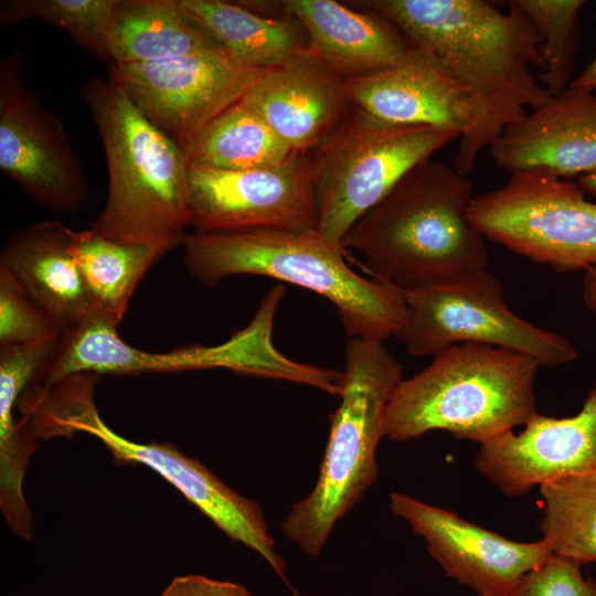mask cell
<instances>
[{
	"instance_id": "cell-28",
	"label": "cell",
	"mask_w": 596,
	"mask_h": 596,
	"mask_svg": "<svg viewBox=\"0 0 596 596\" xmlns=\"http://www.w3.org/2000/svg\"><path fill=\"white\" fill-rule=\"evenodd\" d=\"M117 0H9L0 4L1 24L42 19L63 29L83 49L109 60L108 32Z\"/></svg>"
},
{
	"instance_id": "cell-15",
	"label": "cell",
	"mask_w": 596,
	"mask_h": 596,
	"mask_svg": "<svg viewBox=\"0 0 596 596\" xmlns=\"http://www.w3.org/2000/svg\"><path fill=\"white\" fill-rule=\"evenodd\" d=\"M390 510L425 541L448 577L478 596H514L553 554L543 539L513 541L405 493L390 494Z\"/></svg>"
},
{
	"instance_id": "cell-5",
	"label": "cell",
	"mask_w": 596,
	"mask_h": 596,
	"mask_svg": "<svg viewBox=\"0 0 596 596\" xmlns=\"http://www.w3.org/2000/svg\"><path fill=\"white\" fill-rule=\"evenodd\" d=\"M105 152L108 189L91 227L119 241L183 243L190 227L187 159L121 87L93 77L79 92Z\"/></svg>"
},
{
	"instance_id": "cell-13",
	"label": "cell",
	"mask_w": 596,
	"mask_h": 596,
	"mask_svg": "<svg viewBox=\"0 0 596 596\" xmlns=\"http://www.w3.org/2000/svg\"><path fill=\"white\" fill-rule=\"evenodd\" d=\"M265 71L241 67L219 49L160 62L111 63L108 77L185 156L200 132Z\"/></svg>"
},
{
	"instance_id": "cell-17",
	"label": "cell",
	"mask_w": 596,
	"mask_h": 596,
	"mask_svg": "<svg viewBox=\"0 0 596 596\" xmlns=\"http://www.w3.org/2000/svg\"><path fill=\"white\" fill-rule=\"evenodd\" d=\"M473 466L509 497L596 469V386L574 416L536 413L519 434L510 430L480 444Z\"/></svg>"
},
{
	"instance_id": "cell-34",
	"label": "cell",
	"mask_w": 596,
	"mask_h": 596,
	"mask_svg": "<svg viewBox=\"0 0 596 596\" xmlns=\"http://www.w3.org/2000/svg\"><path fill=\"white\" fill-rule=\"evenodd\" d=\"M577 183L584 193L596 196V170L579 177Z\"/></svg>"
},
{
	"instance_id": "cell-9",
	"label": "cell",
	"mask_w": 596,
	"mask_h": 596,
	"mask_svg": "<svg viewBox=\"0 0 596 596\" xmlns=\"http://www.w3.org/2000/svg\"><path fill=\"white\" fill-rule=\"evenodd\" d=\"M469 217L486 238L557 272L596 264V203L547 170L510 173L502 187L473 195Z\"/></svg>"
},
{
	"instance_id": "cell-14",
	"label": "cell",
	"mask_w": 596,
	"mask_h": 596,
	"mask_svg": "<svg viewBox=\"0 0 596 596\" xmlns=\"http://www.w3.org/2000/svg\"><path fill=\"white\" fill-rule=\"evenodd\" d=\"M21 54L0 64V169L32 200L73 213L88 196V180L63 124L22 82Z\"/></svg>"
},
{
	"instance_id": "cell-23",
	"label": "cell",
	"mask_w": 596,
	"mask_h": 596,
	"mask_svg": "<svg viewBox=\"0 0 596 596\" xmlns=\"http://www.w3.org/2000/svg\"><path fill=\"white\" fill-rule=\"evenodd\" d=\"M108 47L110 64L160 62L221 49L182 11L179 0H117Z\"/></svg>"
},
{
	"instance_id": "cell-31",
	"label": "cell",
	"mask_w": 596,
	"mask_h": 596,
	"mask_svg": "<svg viewBox=\"0 0 596 596\" xmlns=\"http://www.w3.org/2000/svg\"><path fill=\"white\" fill-rule=\"evenodd\" d=\"M160 596H253L243 585L202 575L175 576Z\"/></svg>"
},
{
	"instance_id": "cell-30",
	"label": "cell",
	"mask_w": 596,
	"mask_h": 596,
	"mask_svg": "<svg viewBox=\"0 0 596 596\" xmlns=\"http://www.w3.org/2000/svg\"><path fill=\"white\" fill-rule=\"evenodd\" d=\"M579 564L552 554L522 582L514 596H596V583Z\"/></svg>"
},
{
	"instance_id": "cell-11",
	"label": "cell",
	"mask_w": 596,
	"mask_h": 596,
	"mask_svg": "<svg viewBox=\"0 0 596 596\" xmlns=\"http://www.w3.org/2000/svg\"><path fill=\"white\" fill-rule=\"evenodd\" d=\"M401 294L405 315L395 337L412 355L481 343L529 355L540 366L556 368L577 359L568 339L512 312L500 283L487 269Z\"/></svg>"
},
{
	"instance_id": "cell-3",
	"label": "cell",
	"mask_w": 596,
	"mask_h": 596,
	"mask_svg": "<svg viewBox=\"0 0 596 596\" xmlns=\"http://www.w3.org/2000/svg\"><path fill=\"white\" fill-rule=\"evenodd\" d=\"M182 245L184 265L200 284L212 287L231 276L258 275L309 289L334 305L350 338L383 342L404 319L402 294L352 270L341 244L317 230L192 232Z\"/></svg>"
},
{
	"instance_id": "cell-29",
	"label": "cell",
	"mask_w": 596,
	"mask_h": 596,
	"mask_svg": "<svg viewBox=\"0 0 596 596\" xmlns=\"http://www.w3.org/2000/svg\"><path fill=\"white\" fill-rule=\"evenodd\" d=\"M63 333L17 277L0 266V351Z\"/></svg>"
},
{
	"instance_id": "cell-32",
	"label": "cell",
	"mask_w": 596,
	"mask_h": 596,
	"mask_svg": "<svg viewBox=\"0 0 596 596\" xmlns=\"http://www.w3.org/2000/svg\"><path fill=\"white\" fill-rule=\"evenodd\" d=\"M582 294L586 308L596 320V264L584 272Z\"/></svg>"
},
{
	"instance_id": "cell-24",
	"label": "cell",
	"mask_w": 596,
	"mask_h": 596,
	"mask_svg": "<svg viewBox=\"0 0 596 596\" xmlns=\"http://www.w3.org/2000/svg\"><path fill=\"white\" fill-rule=\"evenodd\" d=\"M172 248L164 242L110 238L92 227L74 231L72 253L94 312L119 326L143 276Z\"/></svg>"
},
{
	"instance_id": "cell-27",
	"label": "cell",
	"mask_w": 596,
	"mask_h": 596,
	"mask_svg": "<svg viewBox=\"0 0 596 596\" xmlns=\"http://www.w3.org/2000/svg\"><path fill=\"white\" fill-rule=\"evenodd\" d=\"M540 40L545 63L538 74L550 95L567 89L574 79L577 52L582 41L583 0H514Z\"/></svg>"
},
{
	"instance_id": "cell-16",
	"label": "cell",
	"mask_w": 596,
	"mask_h": 596,
	"mask_svg": "<svg viewBox=\"0 0 596 596\" xmlns=\"http://www.w3.org/2000/svg\"><path fill=\"white\" fill-rule=\"evenodd\" d=\"M345 81L351 104L375 118L458 131L453 167L464 175L472 169L479 155L477 109L468 94L421 53L392 68Z\"/></svg>"
},
{
	"instance_id": "cell-21",
	"label": "cell",
	"mask_w": 596,
	"mask_h": 596,
	"mask_svg": "<svg viewBox=\"0 0 596 596\" xmlns=\"http://www.w3.org/2000/svg\"><path fill=\"white\" fill-rule=\"evenodd\" d=\"M73 234L60 221L33 223L8 235L0 253V266L17 277L63 332L94 311L72 253Z\"/></svg>"
},
{
	"instance_id": "cell-2",
	"label": "cell",
	"mask_w": 596,
	"mask_h": 596,
	"mask_svg": "<svg viewBox=\"0 0 596 596\" xmlns=\"http://www.w3.org/2000/svg\"><path fill=\"white\" fill-rule=\"evenodd\" d=\"M471 182L432 158L411 169L347 231L372 279L398 291L456 280L487 269L486 237L469 217Z\"/></svg>"
},
{
	"instance_id": "cell-19",
	"label": "cell",
	"mask_w": 596,
	"mask_h": 596,
	"mask_svg": "<svg viewBox=\"0 0 596 596\" xmlns=\"http://www.w3.org/2000/svg\"><path fill=\"white\" fill-rule=\"evenodd\" d=\"M509 173L544 169L572 179L596 170V92L567 88L508 125L489 147Z\"/></svg>"
},
{
	"instance_id": "cell-8",
	"label": "cell",
	"mask_w": 596,
	"mask_h": 596,
	"mask_svg": "<svg viewBox=\"0 0 596 596\" xmlns=\"http://www.w3.org/2000/svg\"><path fill=\"white\" fill-rule=\"evenodd\" d=\"M459 138L451 129L390 124L351 105L313 150L317 232L340 244L350 226L411 169Z\"/></svg>"
},
{
	"instance_id": "cell-25",
	"label": "cell",
	"mask_w": 596,
	"mask_h": 596,
	"mask_svg": "<svg viewBox=\"0 0 596 596\" xmlns=\"http://www.w3.org/2000/svg\"><path fill=\"white\" fill-rule=\"evenodd\" d=\"M295 152L256 113L241 102L214 118L185 153L187 163L219 170L279 166Z\"/></svg>"
},
{
	"instance_id": "cell-33",
	"label": "cell",
	"mask_w": 596,
	"mask_h": 596,
	"mask_svg": "<svg viewBox=\"0 0 596 596\" xmlns=\"http://www.w3.org/2000/svg\"><path fill=\"white\" fill-rule=\"evenodd\" d=\"M568 88L596 92V54L584 71L574 77Z\"/></svg>"
},
{
	"instance_id": "cell-22",
	"label": "cell",
	"mask_w": 596,
	"mask_h": 596,
	"mask_svg": "<svg viewBox=\"0 0 596 596\" xmlns=\"http://www.w3.org/2000/svg\"><path fill=\"white\" fill-rule=\"evenodd\" d=\"M182 11L205 31L236 65L269 70L307 49L292 17L269 18L241 2L179 0Z\"/></svg>"
},
{
	"instance_id": "cell-18",
	"label": "cell",
	"mask_w": 596,
	"mask_h": 596,
	"mask_svg": "<svg viewBox=\"0 0 596 596\" xmlns=\"http://www.w3.org/2000/svg\"><path fill=\"white\" fill-rule=\"evenodd\" d=\"M240 102L298 153L316 150L352 105L345 78L309 46L266 70Z\"/></svg>"
},
{
	"instance_id": "cell-26",
	"label": "cell",
	"mask_w": 596,
	"mask_h": 596,
	"mask_svg": "<svg viewBox=\"0 0 596 596\" xmlns=\"http://www.w3.org/2000/svg\"><path fill=\"white\" fill-rule=\"evenodd\" d=\"M543 540L556 556L579 565L596 562V469L540 486Z\"/></svg>"
},
{
	"instance_id": "cell-1",
	"label": "cell",
	"mask_w": 596,
	"mask_h": 596,
	"mask_svg": "<svg viewBox=\"0 0 596 596\" xmlns=\"http://www.w3.org/2000/svg\"><path fill=\"white\" fill-rule=\"evenodd\" d=\"M397 25L417 51L440 67L472 100L479 116L477 149L552 96L540 40L514 0L505 11L485 0H360Z\"/></svg>"
},
{
	"instance_id": "cell-4",
	"label": "cell",
	"mask_w": 596,
	"mask_h": 596,
	"mask_svg": "<svg viewBox=\"0 0 596 596\" xmlns=\"http://www.w3.org/2000/svg\"><path fill=\"white\" fill-rule=\"evenodd\" d=\"M539 368L531 356L511 350L453 345L398 384L386 408L384 437L407 441L439 429L483 444L538 413Z\"/></svg>"
},
{
	"instance_id": "cell-10",
	"label": "cell",
	"mask_w": 596,
	"mask_h": 596,
	"mask_svg": "<svg viewBox=\"0 0 596 596\" xmlns=\"http://www.w3.org/2000/svg\"><path fill=\"white\" fill-rule=\"evenodd\" d=\"M279 299L268 295L245 329L214 347H189L167 352L143 351L124 341L118 327L92 312L63 332L57 350L39 379L49 386L71 374L134 375L225 368L237 372L302 382L306 365L283 356L272 344V321Z\"/></svg>"
},
{
	"instance_id": "cell-7",
	"label": "cell",
	"mask_w": 596,
	"mask_h": 596,
	"mask_svg": "<svg viewBox=\"0 0 596 596\" xmlns=\"http://www.w3.org/2000/svg\"><path fill=\"white\" fill-rule=\"evenodd\" d=\"M96 374L75 373L50 386L30 414L38 438L87 434L120 464L143 465L173 487L233 542L258 553L284 578L285 560L276 552L262 505L223 482L196 458L168 443H137L114 432L94 402Z\"/></svg>"
},
{
	"instance_id": "cell-6",
	"label": "cell",
	"mask_w": 596,
	"mask_h": 596,
	"mask_svg": "<svg viewBox=\"0 0 596 596\" xmlns=\"http://www.w3.org/2000/svg\"><path fill=\"white\" fill-rule=\"evenodd\" d=\"M344 368L318 479L280 523L284 535L311 557L320 555L336 524L377 481L385 413L403 380L402 365L382 341L349 338Z\"/></svg>"
},
{
	"instance_id": "cell-12",
	"label": "cell",
	"mask_w": 596,
	"mask_h": 596,
	"mask_svg": "<svg viewBox=\"0 0 596 596\" xmlns=\"http://www.w3.org/2000/svg\"><path fill=\"white\" fill-rule=\"evenodd\" d=\"M313 151L259 169L219 170L187 163L190 227L198 233L258 228L317 230Z\"/></svg>"
},
{
	"instance_id": "cell-20",
	"label": "cell",
	"mask_w": 596,
	"mask_h": 596,
	"mask_svg": "<svg viewBox=\"0 0 596 596\" xmlns=\"http://www.w3.org/2000/svg\"><path fill=\"white\" fill-rule=\"evenodd\" d=\"M281 6L307 32L309 49L344 78L392 68L419 53L397 25L374 11L359 12L333 0H288Z\"/></svg>"
}]
</instances>
